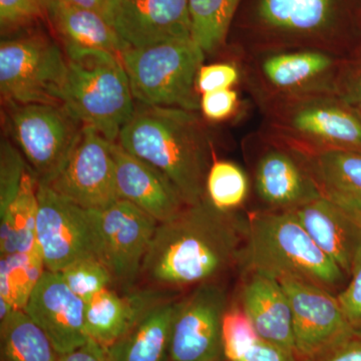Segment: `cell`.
Returning a JSON list of instances; mask_svg holds the SVG:
<instances>
[{
	"instance_id": "1",
	"label": "cell",
	"mask_w": 361,
	"mask_h": 361,
	"mask_svg": "<svg viewBox=\"0 0 361 361\" xmlns=\"http://www.w3.org/2000/svg\"><path fill=\"white\" fill-rule=\"evenodd\" d=\"M246 222L216 208L208 198L167 222L159 223L139 281L178 291L217 281L240 263Z\"/></svg>"
},
{
	"instance_id": "2",
	"label": "cell",
	"mask_w": 361,
	"mask_h": 361,
	"mask_svg": "<svg viewBox=\"0 0 361 361\" xmlns=\"http://www.w3.org/2000/svg\"><path fill=\"white\" fill-rule=\"evenodd\" d=\"M116 142L167 176L187 205L207 198L212 147L196 111L137 103Z\"/></svg>"
},
{
	"instance_id": "3",
	"label": "cell",
	"mask_w": 361,
	"mask_h": 361,
	"mask_svg": "<svg viewBox=\"0 0 361 361\" xmlns=\"http://www.w3.org/2000/svg\"><path fill=\"white\" fill-rule=\"evenodd\" d=\"M240 263L247 272L310 282L332 293L346 276L292 211H256L246 221ZM342 289V288H341Z\"/></svg>"
},
{
	"instance_id": "4",
	"label": "cell",
	"mask_w": 361,
	"mask_h": 361,
	"mask_svg": "<svg viewBox=\"0 0 361 361\" xmlns=\"http://www.w3.org/2000/svg\"><path fill=\"white\" fill-rule=\"evenodd\" d=\"M68 71L61 104L85 127L118 142L135 104L120 56L89 51L66 54Z\"/></svg>"
},
{
	"instance_id": "5",
	"label": "cell",
	"mask_w": 361,
	"mask_h": 361,
	"mask_svg": "<svg viewBox=\"0 0 361 361\" xmlns=\"http://www.w3.org/2000/svg\"><path fill=\"white\" fill-rule=\"evenodd\" d=\"M274 104V135L292 148L361 152V114L336 90L277 97Z\"/></svg>"
},
{
	"instance_id": "6",
	"label": "cell",
	"mask_w": 361,
	"mask_h": 361,
	"mask_svg": "<svg viewBox=\"0 0 361 361\" xmlns=\"http://www.w3.org/2000/svg\"><path fill=\"white\" fill-rule=\"evenodd\" d=\"M205 56L191 39L129 47L120 59L137 103L198 111L197 77Z\"/></svg>"
},
{
	"instance_id": "7",
	"label": "cell",
	"mask_w": 361,
	"mask_h": 361,
	"mask_svg": "<svg viewBox=\"0 0 361 361\" xmlns=\"http://www.w3.org/2000/svg\"><path fill=\"white\" fill-rule=\"evenodd\" d=\"M68 71L66 54L47 37L1 40L0 92L8 104H61Z\"/></svg>"
},
{
	"instance_id": "8",
	"label": "cell",
	"mask_w": 361,
	"mask_h": 361,
	"mask_svg": "<svg viewBox=\"0 0 361 361\" xmlns=\"http://www.w3.org/2000/svg\"><path fill=\"white\" fill-rule=\"evenodd\" d=\"M8 106L16 146L37 182L49 184L65 167L84 126L59 104Z\"/></svg>"
},
{
	"instance_id": "9",
	"label": "cell",
	"mask_w": 361,
	"mask_h": 361,
	"mask_svg": "<svg viewBox=\"0 0 361 361\" xmlns=\"http://www.w3.org/2000/svg\"><path fill=\"white\" fill-rule=\"evenodd\" d=\"M37 239L45 269L61 272L82 259L103 261L94 211L75 205L44 183L37 184Z\"/></svg>"
},
{
	"instance_id": "10",
	"label": "cell",
	"mask_w": 361,
	"mask_h": 361,
	"mask_svg": "<svg viewBox=\"0 0 361 361\" xmlns=\"http://www.w3.org/2000/svg\"><path fill=\"white\" fill-rule=\"evenodd\" d=\"M288 297L295 353L310 361L360 332L353 329L334 293L301 280H279Z\"/></svg>"
},
{
	"instance_id": "11",
	"label": "cell",
	"mask_w": 361,
	"mask_h": 361,
	"mask_svg": "<svg viewBox=\"0 0 361 361\" xmlns=\"http://www.w3.org/2000/svg\"><path fill=\"white\" fill-rule=\"evenodd\" d=\"M228 297L217 281L179 299L171 332L170 361L223 360L222 325Z\"/></svg>"
},
{
	"instance_id": "12",
	"label": "cell",
	"mask_w": 361,
	"mask_h": 361,
	"mask_svg": "<svg viewBox=\"0 0 361 361\" xmlns=\"http://www.w3.org/2000/svg\"><path fill=\"white\" fill-rule=\"evenodd\" d=\"M111 144L97 130L82 127L65 167L49 185L85 210L101 211L120 200Z\"/></svg>"
},
{
	"instance_id": "13",
	"label": "cell",
	"mask_w": 361,
	"mask_h": 361,
	"mask_svg": "<svg viewBox=\"0 0 361 361\" xmlns=\"http://www.w3.org/2000/svg\"><path fill=\"white\" fill-rule=\"evenodd\" d=\"M103 243V261L123 292L134 289L142 265L155 235L153 217L123 199L101 211H94Z\"/></svg>"
},
{
	"instance_id": "14",
	"label": "cell",
	"mask_w": 361,
	"mask_h": 361,
	"mask_svg": "<svg viewBox=\"0 0 361 361\" xmlns=\"http://www.w3.org/2000/svg\"><path fill=\"white\" fill-rule=\"evenodd\" d=\"M254 187L264 210L293 211L322 197L302 154L275 135L256 161Z\"/></svg>"
},
{
	"instance_id": "15",
	"label": "cell",
	"mask_w": 361,
	"mask_h": 361,
	"mask_svg": "<svg viewBox=\"0 0 361 361\" xmlns=\"http://www.w3.org/2000/svg\"><path fill=\"white\" fill-rule=\"evenodd\" d=\"M85 306L87 303L71 290L61 273L45 269L23 311L47 334L56 353L65 355L89 341Z\"/></svg>"
},
{
	"instance_id": "16",
	"label": "cell",
	"mask_w": 361,
	"mask_h": 361,
	"mask_svg": "<svg viewBox=\"0 0 361 361\" xmlns=\"http://www.w3.org/2000/svg\"><path fill=\"white\" fill-rule=\"evenodd\" d=\"M111 25L134 49L191 39L189 0H120Z\"/></svg>"
},
{
	"instance_id": "17",
	"label": "cell",
	"mask_w": 361,
	"mask_h": 361,
	"mask_svg": "<svg viewBox=\"0 0 361 361\" xmlns=\"http://www.w3.org/2000/svg\"><path fill=\"white\" fill-rule=\"evenodd\" d=\"M178 297V291L144 285L123 294L106 288L92 297L85 306V332L90 339L111 348L140 319L161 304Z\"/></svg>"
},
{
	"instance_id": "18",
	"label": "cell",
	"mask_w": 361,
	"mask_h": 361,
	"mask_svg": "<svg viewBox=\"0 0 361 361\" xmlns=\"http://www.w3.org/2000/svg\"><path fill=\"white\" fill-rule=\"evenodd\" d=\"M348 277L361 262V212L322 197L292 211Z\"/></svg>"
},
{
	"instance_id": "19",
	"label": "cell",
	"mask_w": 361,
	"mask_h": 361,
	"mask_svg": "<svg viewBox=\"0 0 361 361\" xmlns=\"http://www.w3.org/2000/svg\"><path fill=\"white\" fill-rule=\"evenodd\" d=\"M116 187L121 199L130 202L158 223L179 215L186 202L172 180L160 170L121 146L111 144Z\"/></svg>"
},
{
	"instance_id": "20",
	"label": "cell",
	"mask_w": 361,
	"mask_h": 361,
	"mask_svg": "<svg viewBox=\"0 0 361 361\" xmlns=\"http://www.w3.org/2000/svg\"><path fill=\"white\" fill-rule=\"evenodd\" d=\"M260 71L276 97L336 90L338 75L334 54L312 49L271 52L261 61Z\"/></svg>"
},
{
	"instance_id": "21",
	"label": "cell",
	"mask_w": 361,
	"mask_h": 361,
	"mask_svg": "<svg viewBox=\"0 0 361 361\" xmlns=\"http://www.w3.org/2000/svg\"><path fill=\"white\" fill-rule=\"evenodd\" d=\"M248 273L240 306L261 339L295 353L291 306L283 287L276 279Z\"/></svg>"
},
{
	"instance_id": "22",
	"label": "cell",
	"mask_w": 361,
	"mask_h": 361,
	"mask_svg": "<svg viewBox=\"0 0 361 361\" xmlns=\"http://www.w3.org/2000/svg\"><path fill=\"white\" fill-rule=\"evenodd\" d=\"M47 13L63 44L65 54L102 51L120 56L129 49L114 26L101 14L52 0Z\"/></svg>"
},
{
	"instance_id": "23",
	"label": "cell",
	"mask_w": 361,
	"mask_h": 361,
	"mask_svg": "<svg viewBox=\"0 0 361 361\" xmlns=\"http://www.w3.org/2000/svg\"><path fill=\"white\" fill-rule=\"evenodd\" d=\"M338 0H259L257 16L269 32L295 39H313L329 32Z\"/></svg>"
},
{
	"instance_id": "24",
	"label": "cell",
	"mask_w": 361,
	"mask_h": 361,
	"mask_svg": "<svg viewBox=\"0 0 361 361\" xmlns=\"http://www.w3.org/2000/svg\"><path fill=\"white\" fill-rule=\"evenodd\" d=\"M299 152L323 197L346 208L361 211V152Z\"/></svg>"
},
{
	"instance_id": "25",
	"label": "cell",
	"mask_w": 361,
	"mask_h": 361,
	"mask_svg": "<svg viewBox=\"0 0 361 361\" xmlns=\"http://www.w3.org/2000/svg\"><path fill=\"white\" fill-rule=\"evenodd\" d=\"M179 299L149 311L109 348L114 361H170L171 332Z\"/></svg>"
},
{
	"instance_id": "26",
	"label": "cell",
	"mask_w": 361,
	"mask_h": 361,
	"mask_svg": "<svg viewBox=\"0 0 361 361\" xmlns=\"http://www.w3.org/2000/svg\"><path fill=\"white\" fill-rule=\"evenodd\" d=\"M37 177L28 167L18 196L0 215V255L32 251L39 246L37 239Z\"/></svg>"
},
{
	"instance_id": "27",
	"label": "cell",
	"mask_w": 361,
	"mask_h": 361,
	"mask_svg": "<svg viewBox=\"0 0 361 361\" xmlns=\"http://www.w3.org/2000/svg\"><path fill=\"white\" fill-rule=\"evenodd\" d=\"M47 334L23 310L0 322V361H58Z\"/></svg>"
},
{
	"instance_id": "28",
	"label": "cell",
	"mask_w": 361,
	"mask_h": 361,
	"mask_svg": "<svg viewBox=\"0 0 361 361\" xmlns=\"http://www.w3.org/2000/svg\"><path fill=\"white\" fill-rule=\"evenodd\" d=\"M0 298L23 310L45 271L39 246L28 252L0 255Z\"/></svg>"
},
{
	"instance_id": "29",
	"label": "cell",
	"mask_w": 361,
	"mask_h": 361,
	"mask_svg": "<svg viewBox=\"0 0 361 361\" xmlns=\"http://www.w3.org/2000/svg\"><path fill=\"white\" fill-rule=\"evenodd\" d=\"M240 0H189L192 39L204 54L224 44Z\"/></svg>"
},
{
	"instance_id": "30",
	"label": "cell",
	"mask_w": 361,
	"mask_h": 361,
	"mask_svg": "<svg viewBox=\"0 0 361 361\" xmlns=\"http://www.w3.org/2000/svg\"><path fill=\"white\" fill-rule=\"evenodd\" d=\"M250 191L248 176L237 164L214 161L206 180L207 198L216 208L235 212L244 205Z\"/></svg>"
},
{
	"instance_id": "31",
	"label": "cell",
	"mask_w": 361,
	"mask_h": 361,
	"mask_svg": "<svg viewBox=\"0 0 361 361\" xmlns=\"http://www.w3.org/2000/svg\"><path fill=\"white\" fill-rule=\"evenodd\" d=\"M59 273L71 290L85 303L99 291L114 286L111 271L99 258L82 259Z\"/></svg>"
},
{
	"instance_id": "32",
	"label": "cell",
	"mask_w": 361,
	"mask_h": 361,
	"mask_svg": "<svg viewBox=\"0 0 361 361\" xmlns=\"http://www.w3.org/2000/svg\"><path fill=\"white\" fill-rule=\"evenodd\" d=\"M258 338L260 337L241 306L228 307L222 325L223 360H236Z\"/></svg>"
},
{
	"instance_id": "33",
	"label": "cell",
	"mask_w": 361,
	"mask_h": 361,
	"mask_svg": "<svg viewBox=\"0 0 361 361\" xmlns=\"http://www.w3.org/2000/svg\"><path fill=\"white\" fill-rule=\"evenodd\" d=\"M28 165L18 147L7 139L0 145V215L11 205L20 191Z\"/></svg>"
},
{
	"instance_id": "34",
	"label": "cell",
	"mask_w": 361,
	"mask_h": 361,
	"mask_svg": "<svg viewBox=\"0 0 361 361\" xmlns=\"http://www.w3.org/2000/svg\"><path fill=\"white\" fill-rule=\"evenodd\" d=\"M44 9L37 0H0L1 30H11L39 20Z\"/></svg>"
},
{
	"instance_id": "35",
	"label": "cell",
	"mask_w": 361,
	"mask_h": 361,
	"mask_svg": "<svg viewBox=\"0 0 361 361\" xmlns=\"http://www.w3.org/2000/svg\"><path fill=\"white\" fill-rule=\"evenodd\" d=\"M239 80V71L232 63H213L202 66L197 77L196 87L199 94L215 90L232 89Z\"/></svg>"
},
{
	"instance_id": "36",
	"label": "cell",
	"mask_w": 361,
	"mask_h": 361,
	"mask_svg": "<svg viewBox=\"0 0 361 361\" xmlns=\"http://www.w3.org/2000/svg\"><path fill=\"white\" fill-rule=\"evenodd\" d=\"M238 106V94L232 89L215 90L202 94L200 110L208 120L224 121Z\"/></svg>"
},
{
	"instance_id": "37",
	"label": "cell",
	"mask_w": 361,
	"mask_h": 361,
	"mask_svg": "<svg viewBox=\"0 0 361 361\" xmlns=\"http://www.w3.org/2000/svg\"><path fill=\"white\" fill-rule=\"evenodd\" d=\"M349 278L348 284L336 296L349 324L361 334V262Z\"/></svg>"
},
{
	"instance_id": "38",
	"label": "cell",
	"mask_w": 361,
	"mask_h": 361,
	"mask_svg": "<svg viewBox=\"0 0 361 361\" xmlns=\"http://www.w3.org/2000/svg\"><path fill=\"white\" fill-rule=\"evenodd\" d=\"M336 90L361 114V54L353 63L339 71Z\"/></svg>"
},
{
	"instance_id": "39",
	"label": "cell",
	"mask_w": 361,
	"mask_h": 361,
	"mask_svg": "<svg viewBox=\"0 0 361 361\" xmlns=\"http://www.w3.org/2000/svg\"><path fill=\"white\" fill-rule=\"evenodd\" d=\"M234 361H300L295 353L258 338Z\"/></svg>"
},
{
	"instance_id": "40",
	"label": "cell",
	"mask_w": 361,
	"mask_h": 361,
	"mask_svg": "<svg viewBox=\"0 0 361 361\" xmlns=\"http://www.w3.org/2000/svg\"><path fill=\"white\" fill-rule=\"evenodd\" d=\"M310 361H361V334L337 344Z\"/></svg>"
},
{
	"instance_id": "41",
	"label": "cell",
	"mask_w": 361,
	"mask_h": 361,
	"mask_svg": "<svg viewBox=\"0 0 361 361\" xmlns=\"http://www.w3.org/2000/svg\"><path fill=\"white\" fill-rule=\"evenodd\" d=\"M58 361H114V360L108 348L89 338V341L80 348L65 355H59Z\"/></svg>"
},
{
	"instance_id": "42",
	"label": "cell",
	"mask_w": 361,
	"mask_h": 361,
	"mask_svg": "<svg viewBox=\"0 0 361 361\" xmlns=\"http://www.w3.org/2000/svg\"><path fill=\"white\" fill-rule=\"evenodd\" d=\"M66 4L89 9L104 16L111 25L114 13L120 0H63Z\"/></svg>"
},
{
	"instance_id": "43",
	"label": "cell",
	"mask_w": 361,
	"mask_h": 361,
	"mask_svg": "<svg viewBox=\"0 0 361 361\" xmlns=\"http://www.w3.org/2000/svg\"><path fill=\"white\" fill-rule=\"evenodd\" d=\"M37 1L39 2L42 8L44 9L45 13H47V6H49L52 0H37Z\"/></svg>"
}]
</instances>
